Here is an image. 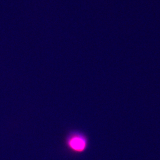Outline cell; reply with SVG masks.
<instances>
[{"label":"cell","instance_id":"obj_1","mask_svg":"<svg viewBox=\"0 0 160 160\" xmlns=\"http://www.w3.org/2000/svg\"><path fill=\"white\" fill-rule=\"evenodd\" d=\"M86 141L80 137H74L69 141L70 147L76 151H82L86 147Z\"/></svg>","mask_w":160,"mask_h":160}]
</instances>
